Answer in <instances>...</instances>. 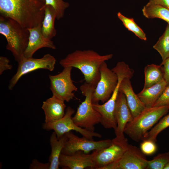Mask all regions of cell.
<instances>
[{
	"label": "cell",
	"mask_w": 169,
	"mask_h": 169,
	"mask_svg": "<svg viewBox=\"0 0 169 169\" xmlns=\"http://www.w3.org/2000/svg\"><path fill=\"white\" fill-rule=\"evenodd\" d=\"M93 165L92 154L77 151L70 155L61 153L59 158V166L70 169L91 168Z\"/></svg>",
	"instance_id": "9a60e30c"
},
{
	"label": "cell",
	"mask_w": 169,
	"mask_h": 169,
	"mask_svg": "<svg viewBox=\"0 0 169 169\" xmlns=\"http://www.w3.org/2000/svg\"><path fill=\"white\" fill-rule=\"evenodd\" d=\"M75 112L73 108L68 106L66 108L65 115L62 118L53 122H45L43 125V128L47 131L54 130L58 138L72 130L90 140H93V137H101L102 135L100 133L88 131L77 126L74 122L72 117Z\"/></svg>",
	"instance_id": "9c48e42d"
},
{
	"label": "cell",
	"mask_w": 169,
	"mask_h": 169,
	"mask_svg": "<svg viewBox=\"0 0 169 169\" xmlns=\"http://www.w3.org/2000/svg\"><path fill=\"white\" fill-rule=\"evenodd\" d=\"M147 3L160 5L169 9V0H149Z\"/></svg>",
	"instance_id": "d6a6232c"
},
{
	"label": "cell",
	"mask_w": 169,
	"mask_h": 169,
	"mask_svg": "<svg viewBox=\"0 0 169 169\" xmlns=\"http://www.w3.org/2000/svg\"><path fill=\"white\" fill-rule=\"evenodd\" d=\"M45 4L33 0H0V15L29 28L42 23Z\"/></svg>",
	"instance_id": "7a4b0ae2"
},
{
	"label": "cell",
	"mask_w": 169,
	"mask_h": 169,
	"mask_svg": "<svg viewBox=\"0 0 169 169\" xmlns=\"http://www.w3.org/2000/svg\"><path fill=\"white\" fill-rule=\"evenodd\" d=\"M163 169H169V161Z\"/></svg>",
	"instance_id": "e575fe53"
},
{
	"label": "cell",
	"mask_w": 169,
	"mask_h": 169,
	"mask_svg": "<svg viewBox=\"0 0 169 169\" xmlns=\"http://www.w3.org/2000/svg\"><path fill=\"white\" fill-rule=\"evenodd\" d=\"M113 56L112 54L101 55L92 50H77L61 59L59 63L63 68L78 69L84 75L85 82L96 87L100 78L101 65Z\"/></svg>",
	"instance_id": "6da1fadb"
},
{
	"label": "cell",
	"mask_w": 169,
	"mask_h": 169,
	"mask_svg": "<svg viewBox=\"0 0 169 169\" xmlns=\"http://www.w3.org/2000/svg\"><path fill=\"white\" fill-rule=\"evenodd\" d=\"M56 62L55 58L49 54H46L39 59L23 57L18 62L17 72L9 81L8 89L12 90L23 76L33 71L39 69L53 71Z\"/></svg>",
	"instance_id": "ba28073f"
},
{
	"label": "cell",
	"mask_w": 169,
	"mask_h": 169,
	"mask_svg": "<svg viewBox=\"0 0 169 169\" xmlns=\"http://www.w3.org/2000/svg\"><path fill=\"white\" fill-rule=\"evenodd\" d=\"M114 115L117 122V127L115 130L116 136L124 137L125 127L128 122L132 120L133 117L125 95L119 91L116 101Z\"/></svg>",
	"instance_id": "4fadbf2b"
},
{
	"label": "cell",
	"mask_w": 169,
	"mask_h": 169,
	"mask_svg": "<svg viewBox=\"0 0 169 169\" xmlns=\"http://www.w3.org/2000/svg\"><path fill=\"white\" fill-rule=\"evenodd\" d=\"M169 105V84L166 86L153 107Z\"/></svg>",
	"instance_id": "f1b7e54d"
},
{
	"label": "cell",
	"mask_w": 169,
	"mask_h": 169,
	"mask_svg": "<svg viewBox=\"0 0 169 169\" xmlns=\"http://www.w3.org/2000/svg\"><path fill=\"white\" fill-rule=\"evenodd\" d=\"M156 142L149 140H144L140 144V149L145 155H151L156 151Z\"/></svg>",
	"instance_id": "83f0119b"
},
{
	"label": "cell",
	"mask_w": 169,
	"mask_h": 169,
	"mask_svg": "<svg viewBox=\"0 0 169 169\" xmlns=\"http://www.w3.org/2000/svg\"><path fill=\"white\" fill-rule=\"evenodd\" d=\"M131 79L129 78H125L122 80L120 84L119 91L125 95L127 104L134 118L146 108L134 91Z\"/></svg>",
	"instance_id": "e0dca14e"
},
{
	"label": "cell",
	"mask_w": 169,
	"mask_h": 169,
	"mask_svg": "<svg viewBox=\"0 0 169 169\" xmlns=\"http://www.w3.org/2000/svg\"><path fill=\"white\" fill-rule=\"evenodd\" d=\"M169 161V152L160 153L148 160L146 169H163Z\"/></svg>",
	"instance_id": "484cf974"
},
{
	"label": "cell",
	"mask_w": 169,
	"mask_h": 169,
	"mask_svg": "<svg viewBox=\"0 0 169 169\" xmlns=\"http://www.w3.org/2000/svg\"><path fill=\"white\" fill-rule=\"evenodd\" d=\"M51 6L55 11L56 19L59 20L62 18L65 12L69 6V3L63 0H45L44 6Z\"/></svg>",
	"instance_id": "4316f807"
},
{
	"label": "cell",
	"mask_w": 169,
	"mask_h": 169,
	"mask_svg": "<svg viewBox=\"0 0 169 169\" xmlns=\"http://www.w3.org/2000/svg\"><path fill=\"white\" fill-rule=\"evenodd\" d=\"M68 139L65 134L59 138L54 131L51 134L50 138L51 151L49 159V169H59V157Z\"/></svg>",
	"instance_id": "d6986e66"
},
{
	"label": "cell",
	"mask_w": 169,
	"mask_h": 169,
	"mask_svg": "<svg viewBox=\"0 0 169 169\" xmlns=\"http://www.w3.org/2000/svg\"><path fill=\"white\" fill-rule=\"evenodd\" d=\"M95 87L85 82L80 87L84 100L77 108L76 112L72 117L74 122L78 126L88 131L94 132L95 126L100 123L101 116L93 106L92 97Z\"/></svg>",
	"instance_id": "5b68a950"
},
{
	"label": "cell",
	"mask_w": 169,
	"mask_h": 169,
	"mask_svg": "<svg viewBox=\"0 0 169 169\" xmlns=\"http://www.w3.org/2000/svg\"><path fill=\"white\" fill-rule=\"evenodd\" d=\"M125 137H116L111 140L107 147L95 150L92 153L93 165L91 169H105L108 165L118 161L129 145Z\"/></svg>",
	"instance_id": "8992f818"
},
{
	"label": "cell",
	"mask_w": 169,
	"mask_h": 169,
	"mask_svg": "<svg viewBox=\"0 0 169 169\" xmlns=\"http://www.w3.org/2000/svg\"><path fill=\"white\" fill-rule=\"evenodd\" d=\"M169 110V105L145 108L127 123L124 133L135 141H142L145 134Z\"/></svg>",
	"instance_id": "277c9868"
},
{
	"label": "cell",
	"mask_w": 169,
	"mask_h": 169,
	"mask_svg": "<svg viewBox=\"0 0 169 169\" xmlns=\"http://www.w3.org/2000/svg\"><path fill=\"white\" fill-rule=\"evenodd\" d=\"M49 162L43 163L38 161L37 160H33L30 166L31 169H49Z\"/></svg>",
	"instance_id": "4dcf8cb0"
},
{
	"label": "cell",
	"mask_w": 169,
	"mask_h": 169,
	"mask_svg": "<svg viewBox=\"0 0 169 169\" xmlns=\"http://www.w3.org/2000/svg\"><path fill=\"white\" fill-rule=\"evenodd\" d=\"M100 71V79L98 83L92 97L93 104L104 103L110 98L118 83L116 74L110 69L105 62L101 65Z\"/></svg>",
	"instance_id": "30bf717a"
},
{
	"label": "cell",
	"mask_w": 169,
	"mask_h": 169,
	"mask_svg": "<svg viewBox=\"0 0 169 169\" xmlns=\"http://www.w3.org/2000/svg\"><path fill=\"white\" fill-rule=\"evenodd\" d=\"M0 33L7 40L6 49L12 53L18 62L23 57L28 45L29 36L28 28L12 19L0 15Z\"/></svg>",
	"instance_id": "3957f363"
},
{
	"label": "cell",
	"mask_w": 169,
	"mask_h": 169,
	"mask_svg": "<svg viewBox=\"0 0 169 169\" xmlns=\"http://www.w3.org/2000/svg\"><path fill=\"white\" fill-rule=\"evenodd\" d=\"M148 161L140 149L129 144L120 159L105 169H146Z\"/></svg>",
	"instance_id": "7c38bea8"
},
{
	"label": "cell",
	"mask_w": 169,
	"mask_h": 169,
	"mask_svg": "<svg viewBox=\"0 0 169 169\" xmlns=\"http://www.w3.org/2000/svg\"><path fill=\"white\" fill-rule=\"evenodd\" d=\"M64 102L53 95L43 102L42 108L45 114V122L56 121L64 116L66 107Z\"/></svg>",
	"instance_id": "2e32d148"
},
{
	"label": "cell",
	"mask_w": 169,
	"mask_h": 169,
	"mask_svg": "<svg viewBox=\"0 0 169 169\" xmlns=\"http://www.w3.org/2000/svg\"><path fill=\"white\" fill-rule=\"evenodd\" d=\"M153 48L160 55L162 62L169 57V24L168 23L164 33L153 45Z\"/></svg>",
	"instance_id": "603a6c76"
},
{
	"label": "cell",
	"mask_w": 169,
	"mask_h": 169,
	"mask_svg": "<svg viewBox=\"0 0 169 169\" xmlns=\"http://www.w3.org/2000/svg\"><path fill=\"white\" fill-rule=\"evenodd\" d=\"M143 15L148 19L158 18L169 24V9L162 6L148 3L142 9Z\"/></svg>",
	"instance_id": "7402d4cb"
},
{
	"label": "cell",
	"mask_w": 169,
	"mask_h": 169,
	"mask_svg": "<svg viewBox=\"0 0 169 169\" xmlns=\"http://www.w3.org/2000/svg\"><path fill=\"white\" fill-rule=\"evenodd\" d=\"M35 2L45 4V0H33Z\"/></svg>",
	"instance_id": "836d02e7"
},
{
	"label": "cell",
	"mask_w": 169,
	"mask_h": 169,
	"mask_svg": "<svg viewBox=\"0 0 169 169\" xmlns=\"http://www.w3.org/2000/svg\"><path fill=\"white\" fill-rule=\"evenodd\" d=\"M144 75L143 89L150 87L164 79L163 67L161 65L148 64L145 68Z\"/></svg>",
	"instance_id": "44dd1931"
},
{
	"label": "cell",
	"mask_w": 169,
	"mask_h": 169,
	"mask_svg": "<svg viewBox=\"0 0 169 169\" xmlns=\"http://www.w3.org/2000/svg\"><path fill=\"white\" fill-rule=\"evenodd\" d=\"M10 61L7 57L1 56L0 57V75L5 70L12 69V65L9 64Z\"/></svg>",
	"instance_id": "f546056e"
},
{
	"label": "cell",
	"mask_w": 169,
	"mask_h": 169,
	"mask_svg": "<svg viewBox=\"0 0 169 169\" xmlns=\"http://www.w3.org/2000/svg\"><path fill=\"white\" fill-rule=\"evenodd\" d=\"M169 126V114L165 115L145 135L142 141L149 140L156 142L158 134Z\"/></svg>",
	"instance_id": "d4e9b609"
},
{
	"label": "cell",
	"mask_w": 169,
	"mask_h": 169,
	"mask_svg": "<svg viewBox=\"0 0 169 169\" xmlns=\"http://www.w3.org/2000/svg\"><path fill=\"white\" fill-rule=\"evenodd\" d=\"M41 26L42 23L28 28L29 36L27 47L23 54L24 57H32L36 51L42 48L56 49L54 42L51 40L46 38L42 34L41 32Z\"/></svg>",
	"instance_id": "5bb4252c"
},
{
	"label": "cell",
	"mask_w": 169,
	"mask_h": 169,
	"mask_svg": "<svg viewBox=\"0 0 169 169\" xmlns=\"http://www.w3.org/2000/svg\"><path fill=\"white\" fill-rule=\"evenodd\" d=\"M65 134L68 139L61 153L66 155H71L79 151L89 154L91 151L100 150L107 147L111 143V140L110 139L95 141L84 137H80L71 131Z\"/></svg>",
	"instance_id": "8fae6325"
},
{
	"label": "cell",
	"mask_w": 169,
	"mask_h": 169,
	"mask_svg": "<svg viewBox=\"0 0 169 169\" xmlns=\"http://www.w3.org/2000/svg\"><path fill=\"white\" fill-rule=\"evenodd\" d=\"M117 16L128 30L133 33L140 39L145 41L146 40L147 38L145 33L137 24L133 18L127 17L120 12L117 13Z\"/></svg>",
	"instance_id": "cb8c5ba5"
},
{
	"label": "cell",
	"mask_w": 169,
	"mask_h": 169,
	"mask_svg": "<svg viewBox=\"0 0 169 169\" xmlns=\"http://www.w3.org/2000/svg\"><path fill=\"white\" fill-rule=\"evenodd\" d=\"M44 16L42 23L41 32L45 38L51 40L57 34L55 28L56 13L54 9L50 6H44Z\"/></svg>",
	"instance_id": "ffe728a7"
},
{
	"label": "cell",
	"mask_w": 169,
	"mask_h": 169,
	"mask_svg": "<svg viewBox=\"0 0 169 169\" xmlns=\"http://www.w3.org/2000/svg\"><path fill=\"white\" fill-rule=\"evenodd\" d=\"M160 65H163L164 79L168 85L169 84V57L161 62Z\"/></svg>",
	"instance_id": "1f68e13d"
},
{
	"label": "cell",
	"mask_w": 169,
	"mask_h": 169,
	"mask_svg": "<svg viewBox=\"0 0 169 169\" xmlns=\"http://www.w3.org/2000/svg\"><path fill=\"white\" fill-rule=\"evenodd\" d=\"M72 67L64 68L59 74L49 75L50 89L53 96L64 101L69 102L75 97L74 92L78 89L72 79L71 73Z\"/></svg>",
	"instance_id": "52a82bcc"
},
{
	"label": "cell",
	"mask_w": 169,
	"mask_h": 169,
	"mask_svg": "<svg viewBox=\"0 0 169 169\" xmlns=\"http://www.w3.org/2000/svg\"><path fill=\"white\" fill-rule=\"evenodd\" d=\"M167 85L166 82L163 79L150 87L143 89L137 95L146 108L152 107Z\"/></svg>",
	"instance_id": "ac0fdd59"
}]
</instances>
